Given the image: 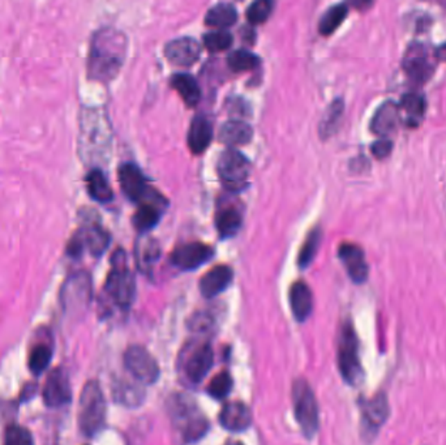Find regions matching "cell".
Returning <instances> with one entry per match:
<instances>
[{"label":"cell","instance_id":"cell-1","mask_svg":"<svg viewBox=\"0 0 446 445\" xmlns=\"http://www.w3.org/2000/svg\"><path fill=\"white\" fill-rule=\"evenodd\" d=\"M127 54V38L121 30L103 28L93 35L90 44L88 73L102 82L112 81L123 66Z\"/></svg>","mask_w":446,"mask_h":445},{"label":"cell","instance_id":"cell-2","mask_svg":"<svg viewBox=\"0 0 446 445\" xmlns=\"http://www.w3.org/2000/svg\"><path fill=\"white\" fill-rule=\"evenodd\" d=\"M78 145L81 156L89 161L102 159L109 155L112 127L106 115L96 109H88L81 114Z\"/></svg>","mask_w":446,"mask_h":445},{"label":"cell","instance_id":"cell-3","mask_svg":"<svg viewBox=\"0 0 446 445\" xmlns=\"http://www.w3.org/2000/svg\"><path fill=\"white\" fill-rule=\"evenodd\" d=\"M136 283L134 274L127 265L123 250H118L112 257V269L105 285V294L115 306L128 308L134 299Z\"/></svg>","mask_w":446,"mask_h":445},{"label":"cell","instance_id":"cell-4","mask_svg":"<svg viewBox=\"0 0 446 445\" xmlns=\"http://www.w3.org/2000/svg\"><path fill=\"white\" fill-rule=\"evenodd\" d=\"M106 419V401L98 381L90 380L81 390L78 426L82 434L93 436L100 431Z\"/></svg>","mask_w":446,"mask_h":445},{"label":"cell","instance_id":"cell-5","mask_svg":"<svg viewBox=\"0 0 446 445\" xmlns=\"http://www.w3.org/2000/svg\"><path fill=\"white\" fill-rule=\"evenodd\" d=\"M292 403L303 434L313 437L319 430V406L312 388L304 378H298L292 384Z\"/></svg>","mask_w":446,"mask_h":445},{"label":"cell","instance_id":"cell-6","mask_svg":"<svg viewBox=\"0 0 446 445\" xmlns=\"http://www.w3.org/2000/svg\"><path fill=\"white\" fill-rule=\"evenodd\" d=\"M338 366L342 378L348 384L357 385L363 378V368L359 358V344L353 325L350 323L342 326L338 342Z\"/></svg>","mask_w":446,"mask_h":445},{"label":"cell","instance_id":"cell-7","mask_svg":"<svg viewBox=\"0 0 446 445\" xmlns=\"http://www.w3.org/2000/svg\"><path fill=\"white\" fill-rule=\"evenodd\" d=\"M217 170L226 189L239 192L246 189L248 186L251 164L239 150L230 148L223 152L222 156L220 157Z\"/></svg>","mask_w":446,"mask_h":445},{"label":"cell","instance_id":"cell-8","mask_svg":"<svg viewBox=\"0 0 446 445\" xmlns=\"http://www.w3.org/2000/svg\"><path fill=\"white\" fill-rule=\"evenodd\" d=\"M119 182L124 195L134 202L161 205L165 200L154 189H150L140 168L134 164H124L119 167Z\"/></svg>","mask_w":446,"mask_h":445},{"label":"cell","instance_id":"cell-9","mask_svg":"<svg viewBox=\"0 0 446 445\" xmlns=\"http://www.w3.org/2000/svg\"><path fill=\"white\" fill-rule=\"evenodd\" d=\"M110 245V235L98 223H91L80 229L69 241L67 252L69 256L80 257L88 248L93 256H100Z\"/></svg>","mask_w":446,"mask_h":445},{"label":"cell","instance_id":"cell-10","mask_svg":"<svg viewBox=\"0 0 446 445\" xmlns=\"http://www.w3.org/2000/svg\"><path fill=\"white\" fill-rule=\"evenodd\" d=\"M60 298L66 312L76 315L87 310L91 299V281L89 274L85 272L72 274L64 282Z\"/></svg>","mask_w":446,"mask_h":445},{"label":"cell","instance_id":"cell-11","mask_svg":"<svg viewBox=\"0 0 446 445\" xmlns=\"http://www.w3.org/2000/svg\"><path fill=\"white\" fill-rule=\"evenodd\" d=\"M124 365L139 383L154 384L159 378L156 358L143 346H130L124 354Z\"/></svg>","mask_w":446,"mask_h":445},{"label":"cell","instance_id":"cell-12","mask_svg":"<svg viewBox=\"0 0 446 445\" xmlns=\"http://www.w3.org/2000/svg\"><path fill=\"white\" fill-rule=\"evenodd\" d=\"M177 402V409L174 410L175 421L179 423L183 436L187 442H197L206 434L209 424L204 415L196 410L190 401H184L183 397Z\"/></svg>","mask_w":446,"mask_h":445},{"label":"cell","instance_id":"cell-13","mask_svg":"<svg viewBox=\"0 0 446 445\" xmlns=\"http://www.w3.org/2000/svg\"><path fill=\"white\" fill-rule=\"evenodd\" d=\"M213 349L211 344L201 342L192 346V349L184 353L183 369L192 383H200L208 375L213 366Z\"/></svg>","mask_w":446,"mask_h":445},{"label":"cell","instance_id":"cell-14","mask_svg":"<svg viewBox=\"0 0 446 445\" xmlns=\"http://www.w3.org/2000/svg\"><path fill=\"white\" fill-rule=\"evenodd\" d=\"M42 396L48 408H60L71 401V384L64 369L55 368L48 374L42 390Z\"/></svg>","mask_w":446,"mask_h":445},{"label":"cell","instance_id":"cell-15","mask_svg":"<svg viewBox=\"0 0 446 445\" xmlns=\"http://www.w3.org/2000/svg\"><path fill=\"white\" fill-rule=\"evenodd\" d=\"M213 255L214 252L209 245L200 242H190L177 247L171 255V261L175 267L183 270H192L208 263Z\"/></svg>","mask_w":446,"mask_h":445},{"label":"cell","instance_id":"cell-16","mask_svg":"<svg viewBox=\"0 0 446 445\" xmlns=\"http://www.w3.org/2000/svg\"><path fill=\"white\" fill-rule=\"evenodd\" d=\"M403 68L416 82L427 81L434 73V66L429 62L427 50L420 44H413L407 49L403 59Z\"/></svg>","mask_w":446,"mask_h":445},{"label":"cell","instance_id":"cell-17","mask_svg":"<svg viewBox=\"0 0 446 445\" xmlns=\"http://www.w3.org/2000/svg\"><path fill=\"white\" fill-rule=\"evenodd\" d=\"M201 54V46L196 40L183 37L168 42L165 47V55L177 66L190 67L195 64Z\"/></svg>","mask_w":446,"mask_h":445},{"label":"cell","instance_id":"cell-18","mask_svg":"<svg viewBox=\"0 0 446 445\" xmlns=\"http://www.w3.org/2000/svg\"><path fill=\"white\" fill-rule=\"evenodd\" d=\"M339 259L346 267L347 273L357 283L364 282L368 277V265L364 252L360 247L353 243H344L339 247Z\"/></svg>","mask_w":446,"mask_h":445},{"label":"cell","instance_id":"cell-19","mask_svg":"<svg viewBox=\"0 0 446 445\" xmlns=\"http://www.w3.org/2000/svg\"><path fill=\"white\" fill-rule=\"evenodd\" d=\"M220 422L226 430L233 433L244 431L252 422V414L248 406L242 402H230L223 406Z\"/></svg>","mask_w":446,"mask_h":445},{"label":"cell","instance_id":"cell-20","mask_svg":"<svg viewBox=\"0 0 446 445\" xmlns=\"http://www.w3.org/2000/svg\"><path fill=\"white\" fill-rule=\"evenodd\" d=\"M233 270L227 265H217L211 269L200 281L201 294L205 298H213L227 289L233 281Z\"/></svg>","mask_w":446,"mask_h":445},{"label":"cell","instance_id":"cell-21","mask_svg":"<svg viewBox=\"0 0 446 445\" xmlns=\"http://www.w3.org/2000/svg\"><path fill=\"white\" fill-rule=\"evenodd\" d=\"M398 122H400L398 105L394 103L393 101H388L382 103L375 112L371 122V130L379 136L386 137L391 132H394Z\"/></svg>","mask_w":446,"mask_h":445},{"label":"cell","instance_id":"cell-22","mask_svg":"<svg viewBox=\"0 0 446 445\" xmlns=\"http://www.w3.org/2000/svg\"><path fill=\"white\" fill-rule=\"evenodd\" d=\"M425 100L419 93H407L398 103L400 121L407 127H418L423 121Z\"/></svg>","mask_w":446,"mask_h":445},{"label":"cell","instance_id":"cell-23","mask_svg":"<svg viewBox=\"0 0 446 445\" xmlns=\"http://www.w3.org/2000/svg\"><path fill=\"white\" fill-rule=\"evenodd\" d=\"M389 414L388 400L384 394L376 396L373 400L369 401L367 406L363 410V427L367 435H373L382 423L386 421Z\"/></svg>","mask_w":446,"mask_h":445},{"label":"cell","instance_id":"cell-24","mask_svg":"<svg viewBox=\"0 0 446 445\" xmlns=\"http://www.w3.org/2000/svg\"><path fill=\"white\" fill-rule=\"evenodd\" d=\"M291 311L298 322H304L311 315L313 307L312 293L307 283L298 281L291 286L290 294Z\"/></svg>","mask_w":446,"mask_h":445},{"label":"cell","instance_id":"cell-25","mask_svg":"<svg viewBox=\"0 0 446 445\" xmlns=\"http://www.w3.org/2000/svg\"><path fill=\"white\" fill-rule=\"evenodd\" d=\"M213 128L205 116H196L190 122L188 131V146L195 155H201L212 143Z\"/></svg>","mask_w":446,"mask_h":445},{"label":"cell","instance_id":"cell-26","mask_svg":"<svg viewBox=\"0 0 446 445\" xmlns=\"http://www.w3.org/2000/svg\"><path fill=\"white\" fill-rule=\"evenodd\" d=\"M253 131L251 125L242 121L224 123L220 131V141L229 146L248 144L252 140Z\"/></svg>","mask_w":446,"mask_h":445},{"label":"cell","instance_id":"cell-27","mask_svg":"<svg viewBox=\"0 0 446 445\" xmlns=\"http://www.w3.org/2000/svg\"><path fill=\"white\" fill-rule=\"evenodd\" d=\"M171 87L177 90L179 96L187 106L193 107L201 100V90L197 81L188 73H177L171 78Z\"/></svg>","mask_w":446,"mask_h":445},{"label":"cell","instance_id":"cell-28","mask_svg":"<svg viewBox=\"0 0 446 445\" xmlns=\"http://www.w3.org/2000/svg\"><path fill=\"white\" fill-rule=\"evenodd\" d=\"M242 213L234 207H224L217 211L215 226L222 238L234 236L242 227Z\"/></svg>","mask_w":446,"mask_h":445},{"label":"cell","instance_id":"cell-29","mask_svg":"<svg viewBox=\"0 0 446 445\" xmlns=\"http://www.w3.org/2000/svg\"><path fill=\"white\" fill-rule=\"evenodd\" d=\"M238 20V11L233 4L230 3H220L212 7L206 16L205 24L213 28H220V30H224V28L233 26Z\"/></svg>","mask_w":446,"mask_h":445},{"label":"cell","instance_id":"cell-30","mask_svg":"<svg viewBox=\"0 0 446 445\" xmlns=\"http://www.w3.org/2000/svg\"><path fill=\"white\" fill-rule=\"evenodd\" d=\"M87 189L90 196L100 202H109L112 200L114 192L112 187L100 168L90 170L87 175Z\"/></svg>","mask_w":446,"mask_h":445},{"label":"cell","instance_id":"cell-31","mask_svg":"<svg viewBox=\"0 0 446 445\" xmlns=\"http://www.w3.org/2000/svg\"><path fill=\"white\" fill-rule=\"evenodd\" d=\"M159 255H161V250L154 239H146L141 243L139 242V245H136L137 265L145 273L152 269L153 264H156Z\"/></svg>","mask_w":446,"mask_h":445},{"label":"cell","instance_id":"cell-32","mask_svg":"<svg viewBox=\"0 0 446 445\" xmlns=\"http://www.w3.org/2000/svg\"><path fill=\"white\" fill-rule=\"evenodd\" d=\"M347 13H348V8L346 4H335L333 7H330L325 12L319 24L320 33L323 35H330L334 33L338 26L345 21Z\"/></svg>","mask_w":446,"mask_h":445},{"label":"cell","instance_id":"cell-33","mask_svg":"<svg viewBox=\"0 0 446 445\" xmlns=\"http://www.w3.org/2000/svg\"><path fill=\"white\" fill-rule=\"evenodd\" d=\"M161 211L156 204H141L134 213V226L139 232H148L159 222Z\"/></svg>","mask_w":446,"mask_h":445},{"label":"cell","instance_id":"cell-34","mask_svg":"<svg viewBox=\"0 0 446 445\" xmlns=\"http://www.w3.org/2000/svg\"><path fill=\"white\" fill-rule=\"evenodd\" d=\"M114 397L127 406H137L144 399V390L134 384L118 383L114 390Z\"/></svg>","mask_w":446,"mask_h":445},{"label":"cell","instance_id":"cell-35","mask_svg":"<svg viewBox=\"0 0 446 445\" xmlns=\"http://www.w3.org/2000/svg\"><path fill=\"white\" fill-rule=\"evenodd\" d=\"M260 63L255 54L247 50H236L227 58V64L234 72H243L257 67Z\"/></svg>","mask_w":446,"mask_h":445},{"label":"cell","instance_id":"cell-36","mask_svg":"<svg viewBox=\"0 0 446 445\" xmlns=\"http://www.w3.org/2000/svg\"><path fill=\"white\" fill-rule=\"evenodd\" d=\"M53 356L51 349L47 345L39 344L34 346L29 356V368L34 375H39L48 367L50 360Z\"/></svg>","mask_w":446,"mask_h":445},{"label":"cell","instance_id":"cell-37","mask_svg":"<svg viewBox=\"0 0 446 445\" xmlns=\"http://www.w3.org/2000/svg\"><path fill=\"white\" fill-rule=\"evenodd\" d=\"M320 239H321V233L319 229H314L308 234L304 245L301 247L299 257H298L299 267L307 268L312 263L313 257L316 255L317 248L320 245Z\"/></svg>","mask_w":446,"mask_h":445},{"label":"cell","instance_id":"cell-38","mask_svg":"<svg viewBox=\"0 0 446 445\" xmlns=\"http://www.w3.org/2000/svg\"><path fill=\"white\" fill-rule=\"evenodd\" d=\"M231 45H233V35L227 30H215L204 35V46L212 53L224 51L230 49Z\"/></svg>","mask_w":446,"mask_h":445},{"label":"cell","instance_id":"cell-39","mask_svg":"<svg viewBox=\"0 0 446 445\" xmlns=\"http://www.w3.org/2000/svg\"><path fill=\"white\" fill-rule=\"evenodd\" d=\"M344 102L341 100H337L335 102H333L329 107V110L326 112V116L321 122V125H320V132L325 137L330 136L335 131L338 123L341 121L342 118V114H344Z\"/></svg>","mask_w":446,"mask_h":445},{"label":"cell","instance_id":"cell-40","mask_svg":"<svg viewBox=\"0 0 446 445\" xmlns=\"http://www.w3.org/2000/svg\"><path fill=\"white\" fill-rule=\"evenodd\" d=\"M233 388V378L229 372L222 371L218 375H215L212 378V381L208 385V392L209 394L217 399V400H223L224 397L229 396L230 390Z\"/></svg>","mask_w":446,"mask_h":445},{"label":"cell","instance_id":"cell-41","mask_svg":"<svg viewBox=\"0 0 446 445\" xmlns=\"http://www.w3.org/2000/svg\"><path fill=\"white\" fill-rule=\"evenodd\" d=\"M273 11V3L269 0H258L247 10V19L252 25L265 23Z\"/></svg>","mask_w":446,"mask_h":445},{"label":"cell","instance_id":"cell-42","mask_svg":"<svg viewBox=\"0 0 446 445\" xmlns=\"http://www.w3.org/2000/svg\"><path fill=\"white\" fill-rule=\"evenodd\" d=\"M4 445H34L33 436L23 426L12 424L6 431Z\"/></svg>","mask_w":446,"mask_h":445},{"label":"cell","instance_id":"cell-43","mask_svg":"<svg viewBox=\"0 0 446 445\" xmlns=\"http://www.w3.org/2000/svg\"><path fill=\"white\" fill-rule=\"evenodd\" d=\"M391 149H393V143H391L389 139H386V137L380 139L376 143H373L372 148H371L373 156L377 157L380 159L381 158H386V157L389 156Z\"/></svg>","mask_w":446,"mask_h":445},{"label":"cell","instance_id":"cell-44","mask_svg":"<svg viewBox=\"0 0 446 445\" xmlns=\"http://www.w3.org/2000/svg\"><path fill=\"white\" fill-rule=\"evenodd\" d=\"M35 392H37V385H35V384H29V385H26V388L23 390V399H25V396H28V399H29V397H33L34 394H35Z\"/></svg>","mask_w":446,"mask_h":445},{"label":"cell","instance_id":"cell-45","mask_svg":"<svg viewBox=\"0 0 446 445\" xmlns=\"http://www.w3.org/2000/svg\"><path fill=\"white\" fill-rule=\"evenodd\" d=\"M226 445H243L240 442H229Z\"/></svg>","mask_w":446,"mask_h":445}]
</instances>
